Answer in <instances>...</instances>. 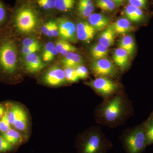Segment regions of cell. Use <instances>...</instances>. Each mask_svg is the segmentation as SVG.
<instances>
[{
    "mask_svg": "<svg viewBox=\"0 0 153 153\" xmlns=\"http://www.w3.org/2000/svg\"><path fill=\"white\" fill-rule=\"evenodd\" d=\"M147 146L153 144V111L146 120Z\"/></svg>",
    "mask_w": 153,
    "mask_h": 153,
    "instance_id": "cell-27",
    "label": "cell"
},
{
    "mask_svg": "<svg viewBox=\"0 0 153 153\" xmlns=\"http://www.w3.org/2000/svg\"><path fill=\"white\" fill-rule=\"evenodd\" d=\"M22 46L32 47V46H41L40 44L36 39L32 38H26L22 41Z\"/></svg>",
    "mask_w": 153,
    "mask_h": 153,
    "instance_id": "cell-36",
    "label": "cell"
},
{
    "mask_svg": "<svg viewBox=\"0 0 153 153\" xmlns=\"http://www.w3.org/2000/svg\"><path fill=\"white\" fill-rule=\"evenodd\" d=\"M55 47L58 53L65 56L70 52H76L77 49L73 45L64 40H58L55 44Z\"/></svg>",
    "mask_w": 153,
    "mask_h": 153,
    "instance_id": "cell-23",
    "label": "cell"
},
{
    "mask_svg": "<svg viewBox=\"0 0 153 153\" xmlns=\"http://www.w3.org/2000/svg\"><path fill=\"white\" fill-rule=\"evenodd\" d=\"M0 134L6 140L13 146L20 144L23 142V138L22 134L16 129L11 128L6 132Z\"/></svg>",
    "mask_w": 153,
    "mask_h": 153,
    "instance_id": "cell-20",
    "label": "cell"
},
{
    "mask_svg": "<svg viewBox=\"0 0 153 153\" xmlns=\"http://www.w3.org/2000/svg\"><path fill=\"white\" fill-rule=\"evenodd\" d=\"M6 111L5 105L0 103V120L3 117Z\"/></svg>",
    "mask_w": 153,
    "mask_h": 153,
    "instance_id": "cell-39",
    "label": "cell"
},
{
    "mask_svg": "<svg viewBox=\"0 0 153 153\" xmlns=\"http://www.w3.org/2000/svg\"><path fill=\"white\" fill-rule=\"evenodd\" d=\"M129 4L142 10L147 8L148 0H128Z\"/></svg>",
    "mask_w": 153,
    "mask_h": 153,
    "instance_id": "cell-33",
    "label": "cell"
},
{
    "mask_svg": "<svg viewBox=\"0 0 153 153\" xmlns=\"http://www.w3.org/2000/svg\"><path fill=\"white\" fill-rule=\"evenodd\" d=\"M108 52V47L99 43L94 45L91 49V54L94 60L106 58Z\"/></svg>",
    "mask_w": 153,
    "mask_h": 153,
    "instance_id": "cell-22",
    "label": "cell"
},
{
    "mask_svg": "<svg viewBox=\"0 0 153 153\" xmlns=\"http://www.w3.org/2000/svg\"><path fill=\"white\" fill-rule=\"evenodd\" d=\"M37 1L40 7L46 10L55 8V0H37Z\"/></svg>",
    "mask_w": 153,
    "mask_h": 153,
    "instance_id": "cell-31",
    "label": "cell"
},
{
    "mask_svg": "<svg viewBox=\"0 0 153 153\" xmlns=\"http://www.w3.org/2000/svg\"><path fill=\"white\" fill-rule=\"evenodd\" d=\"M87 84L103 99L121 92L120 85L109 77L99 76L91 80Z\"/></svg>",
    "mask_w": 153,
    "mask_h": 153,
    "instance_id": "cell-6",
    "label": "cell"
},
{
    "mask_svg": "<svg viewBox=\"0 0 153 153\" xmlns=\"http://www.w3.org/2000/svg\"><path fill=\"white\" fill-rule=\"evenodd\" d=\"M88 23L96 31L105 29L111 21L109 17L99 13L92 14L88 18Z\"/></svg>",
    "mask_w": 153,
    "mask_h": 153,
    "instance_id": "cell-13",
    "label": "cell"
},
{
    "mask_svg": "<svg viewBox=\"0 0 153 153\" xmlns=\"http://www.w3.org/2000/svg\"><path fill=\"white\" fill-rule=\"evenodd\" d=\"M108 144V141L101 128L95 126L88 132L82 144L81 153H105Z\"/></svg>",
    "mask_w": 153,
    "mask_h": 153,
    "instance_id": "cell-4",
    "label": "cell"
},
{
    "mask_svg": "<svg viewBox=\"0 0 153 153\" xmlns=\"http://www.w3.org/2000/svg\"><path fill=\"white\" fill-rule=\"evenodd\" d=\"M147 121L131 128L127 129L122 134L124 146L127 153H141L147 146Z\"/></svg>",
    "mask_w": 153,
    "mask_h": 153,
    "instance_id": "cell-3",
    "label": "cell"
},
{
    "mask_svg": "<svg viewBox=\"0 0 153 153\" xmlns=\"http://www.w3.org/2000/svg\"><path fill=\"white\" fill-rule=\"evenodd\" d=\"M14 146L6 140L0 134V153H6L13 150Z\"/></svg>",
    "mask_w": 153,
    "mask_h": 153,
    "instance_id": "cell-30",
    "label": "cell"
},
{
    "mask_svg": "<svg viewBox=\"0 0 153 153\" xmlns=\"http://www.w3.org/2000/svg\"><path fill=\"white\" fill-rule=\"evenodd\" d=\"M52 21H49L42 26L41 30L44 35H47V33L52 26Z\"/></svg>",
    "mask_w": 153,
    "mask_h": 153,
    "instance_id": "cell-37",
    "label": "cell"
},
{
    "mask_svg": "<svg viewBox=\"0 0 153 153\" xmlns=\"http://www.w3.org/2000/svg\"><path fill=\"white\" fill-rule=\"evenodd\" d=\"M64 68H75L82 65L83 59L80 55L74 52H70L66 54L61 60Z\"/></svg>",
    "mask_w": 153,
    "mask_h": 153,
    "instance_id": "cell-15",
    "label": "cell"
},
{
    "mask_svg": "<svg viewBox=\"0 0 153 153\" xmlns=\"http://www.w3.org/2000/svg\"><path fill=\"white\" fill-rule=\"evenodd\" d=\"M9 11L8 7L2 0H0V30L3 27L7 21Z\"/></svg>",
    "mask_w": 153,
    "mask_h": 153,
    "instance_id": "cell-28",
    "label": "cell"
},
{
    "mask_svg": "<svg viewBox=\"0 0 153 153\" xmlns=\"http://www.w3.org/2000/svg\"><path fill=\"white\" fill-rule=\"evenodd\" d=\"M94 10V6L92 0H79L77 12L79 16L83 18H88Z\"/></svg>",
    "mask_w": 153,
    "mask_h": 153,
    "instance_id": "cell-16",
    "label": "cell"
},
{
    "mask_svg": "<svg viewBox=\"0 0 153 153\" xmlns=\"http://www.w3.org/2000/svg\"><path fill=\"white\" fill-rule=\"evenodd\" d=\"M24 63L26 70L29 73L39 72L44 66V64L40 57L35 53L25 55Z\"/></svg>",
    "mask_w": 153,
    "mask_h": 153,
    "instance_id": "cell-11",
    "label": "cell"
},
{
    "mask_svg": "<svg viewBox=\"0 0 153 153\" xmlns=\"http://www.w3.org/2000/svg\"><path fill=\"white\" fill-rule=\"evenodd\" d=\"M79 79H86L88 76V71L85 66L80 65L75 68Z\"/></svg>",
    "mask_w": 153,
    "mask_h": 153,
    "instance_id": "cell-34",
    "label": "cell"
},
{
    "mask_svg": "<svg viewBox=\"0 0 153 153\" xmlns=\"http://www.w3.org/2000/svg\"><path fill=\"white\" fill-rule=\"evenodd\" d=\"M16 43L10 35L0 36V76L11 79L19 69V58Z\"/></svg>",
    "mask_w": 153,
    "mask_h": 153,
    "instance_id": "cell-2",
    "label": "cell"
},
{
    "mask_svg": "<svg viewBox=\"0 0 153 153\" xmlns=\"http://www.w3.org/2000/svg\"><path fill=\"white\" fill-rule=\"evenodd\" d=\"M59 35L66 41L75 42L76 41V26L74 23L66 18L58 19Z\"/></svg>",
    "mask_w": 153,
    "mask_h": 153,
    "instance_id": "cell-8",
    "label": "cell"
},
{
    "mask_svg": "<svg viewBox=\"0 0 153 153\" xmlns=\"http://www.w3.org/2000/svg\"><path fill=\"white\" fill-rule=\"evenodd\" d=\"M95 4L97 7L106 12H112L117 6L112 0H96Z\"/></svg>",
    "mask_w": 153,
    "mask_h": 153,
    "instance_id": "cell-26",
    "label": "cell"
},
{
    "mask_svg": "<svg viewBox=\"0 0 153 153\" xmlns=\"http://www.w3.org/2000/svg\"><path fill=\"white\" fill-rule=\"evenodd\" d=\"M124 14L126 19L134 23H141L145 21L146 18V14L142 9L129 4L125 8Z\"/></svg>",
    "mask_w": 153,
    "mask_h": 153,
    "instance_id": "cell-12",
    "label": "cell"
},
{
    "mask_svg": "<svg viewBox=\"0 0 153 153\" xmlns=\"http://www.w3.org/2000/svg\"><path fill=\"white\" fill-rule=\"evenodd\" d=\"M75 0H55V8L61 12H68L74 7Z\"/></svg>",
    "mask_w": 153,
    "mask_h": 153,
    "instance_id": "cell-25",
    "label": "cell"
},
{
    "mask_svg": "<svg viewBox=\"0 0 153 153\" xmlns=\"http://www.w3.org/2000/svg\"><path fill=\"white\" fill-rule=\"evenodd\" d=\"M66 80L70 82H75L78 81L79 78L76 74L75 68H64Z\"/></svg>",
    "mask_w": 153,
    "mask_h": 153,
    "instance_id": "cell-29",
    "label": "cell"
},
{
    "mask_svg": "<svg viewBox=\"0 0 153 153\" xmlns=\"http://www.w3.org/2000/svg\"><path fill=\"white\" fill-rule=\"evenodd\" d=\"M41 46H32V47H22V53L24 55H26L31 53H35L40 50Z\"/></svg>",
    "mask_w": 153,
    "mask_h": 153,
    "instance_id": "cell-35",
    "label": "cell"
},
{
    "mask_svg": "<svg viewBox=\"0 0 153 153\" xmlns=\"http://www.w3.org/2000/svg\"><path fill=\"white\" fill-rule=\"evenodd\" d=\"M55 44L52 42H49L46 44L42 54V58L45 62H49L54 59L58 54Z\"/></svg>",
    "mask_w": 153,
    "mask_h": 153,
    "instance_id": "cell-24",
    "label": "cell"
},
{
    "mask_svg": "<svg viewBox=\"0 0 153 153\" xmlns=\"http://www.w3.org/2000/svg\"><path fill=\"white\" fill-rule=\"evenodd\" d=\"M44 81L47 85L55 86L62 85L67 80L64 70L58 66H53L45 74Z\"/></svg>",
    "mask_w": 153,
    "mask_h": 153,
    "instance_id": "cell-9",
    "label": "cell"
},
{
    "mask_svg": "<svg viewBox=\"0 0 153 153\" xmlns=\"http://www.w3.org/2000/svg\"><path fill=\"white\" fill-rule=\"evenodd\" d=\"M112 1L117 6H119L123 2L124 0H112Z\"/></svg>",
    "mask_w": 153,
    "mask_h": 153,
    "instance_id": "cell-40",
    "label": "cell"
},
{
    "mask_svg": "<svg viewBox=\"0 0 153 153\" xmlns=\"http://www.w3.org/2000/svg\"><path fill=\"white\" fill-rule=\"evenodd\" d=\"M113 59L116 66L123 71L128 68L129 64V55L125 50L120 48L115 49Z\"/></svg>",
    "mask_w": 153,
    "mask_h": 153,
    "instance_id": "cell-14",
    "label": "cell"
},
{
    "mask_svg": "<svg viewBox=\"0 0 153 153\" xmlns=\"http://www.w3.org/2000/svg\"><path fill=\"white\" fill-rule=\"evenodd\" d=\"M115 34L111 26H108L100 34L99 43L108 48L111 47L114 44Z\"/></svg>",
    "mask_w": 153,
    "mask_h": 153,
    "instance_id": "cell-18",
    "label": "cell"
},
{
    "mask_svg": "<svg viewBox=\"0 0 153 153\" xmlns=\"http://www.w3.org/2000/svg\"><path fill=\"white\" fill-rule=\"evenodd\" d=\"M96 31L88 22H79L76 26V36L79 40L89 43L93 40Z\"/></svg>",
    "mask_w": 153,
    "mask_h": 153,
    "instance_id": "cell-10",
    "label": "cell"
},
{
    "mask_svg": "<svg viewBox=\"0 0 153 153\" xmlns=\"http://www.w3.org/2000/svg\"><path fill=\"white\" fill-rule=\"evenodd\" d=\"M11 125L9 122L6 111L1 120H0V134L7 131L11 128Z\"/></svg>",
    "mask_w": 153,
    "mask_h": 153,
    "instance_id": "cell-32",
    "label": "cell"
},
{
    "mask_svg": "<svg viewBox=\"0 0 153 153\" xmlns=\"http://www.w3.org/2000/svg\"><path fill=\"white\" fill-rule=\"evenodd\" d=\"M116 34L122 35L132 30L131 22L126 18H122L118 19L111 25Z\"/></svg>",
    "mask_w": 153,
    "mask_h": 153,
    "instance_id": "cell-17",
    "label": "cell"
},
{
    "mask_svg": "<svg viewBox=\"0 0 153 153\" xmlns=\"http://www.w3.org/2000/svg\"><path fill=\"white\" fill-rule=\"evenodd\" d=\"M13 20L17 31L22 33H29L36 28L37 16L35 10L30 6H22L14 13Z\"/></svg>",
    "mask_w": 153,
    "mask_h": 153,
    "instance_id": "cell-5",
    "label": "cell"
},
{
    "mask_svg": "<svg viewBox=\"0 0 153 153\" xmlns=\"http://www.w3.org/2000/svg\"><path fill=\"white\" fill-rule=\"evenodd\" d=\"M134 112L128 96L120 92L103 99L96 108L94 117L97 123L114 128L124 124Z\"/></svg>",
    "mask_w": 153,
    "mask_h": 153,
    "instance_id": "cell-1",
    "label": "cell"
},
{
    "mask_svg": "<svg viewBox=\"0 0 153 153\" xmlns=\"http://www.w3.org/2000/svg\"><path fill=\"white\" fill-rule=\"evenodd\" d=\"M52 29L53 37H57L59 35V32L57 22L52 21Z\"/></svg>",
    "mask_w": 153,
    "mask_h": 153,
    "instance_id": "cell-38",
    "label": "cell"
},
{
    "mask_svg": "<svg viewBox=\"0 0 153 153\" xmlns=\"http://www.w3.org/2000/svg\"><path fill=\"white\" fill-rule=\"evenodd\" d=\"M119 47L125 50L129 56H132L135 51L136 45L133 37L131 35H126L121 38L119 43Z\"/></svg>",
    "mask_w": 153,
    "mask_h": 153,
    "instance_id": "cell-19",
    "label": "cell"
},
{
    "mask_svg": "<svg viewBox=\"0 0 153 153\" xmlns=\"http://www.w3.org/2000/svg\"><path fill=\"white\" fill-rule=\"evenodd\" d=\"M91 68L94 74L97 77H113L117 74L115 64L106 58L94 60L91 63Z\"/></svg>",
    "mask_w": 153,
    "mask_h": 153,
    "instance_id": "cell-7",
    "label": "cell"
},
{
    "mask_svg": "<svg viewBox=\"0 0 153 153\" xmlns=\"http://www.w3.org/2000/svg\"><path fill=\"white\" fill-rule=\"evenodd\" d=\"M27 124L28 118L27 113L22 108L13 126L18 131H25L27 130Z\"/></svg>",
    "mask_w": 153,
    "mask_h": 153,
    "instance_id": "cell-21",
    "label": "cell"
}]
</instances>
